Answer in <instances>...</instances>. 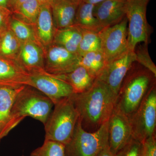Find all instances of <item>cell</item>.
I'll return each mask as SVG.
<instances>
[{"label": "cell", "instance_id": "cell-1", "mask_svg": "<svg viewBox=\"0 0 156 156\" xmlns=\"http://www.w3.org/2000/svg\"><path fill=\"white\" fill-rule=\"evenodd\" d=\"M85 131H97L109 119L115 106L116 98L102 81L96 78L87 91L70 96Z\"/></svg>", "mask_w": 156, "mask_h": 156}, {"label": "cell", "instance_id": "cell-2", "mask_svg": "<svg viewBox=\"0 0 156 156\" xmlns=\"http://www.w3.org/2000/svg\"><path fill=\"white\" fill-rule=\"evenodd\" d=\"M156 76L151 72L134 62L122 83L115 107L129 118L156 85Z\"/></svg>", "mask_w": 156, "mask_h": 156}, {"label": "cell", "instance_id": "cell-3", "mask_svg": "<svg viewBox=\"0 0 156 156\" xmlns=\"http://www.w3.org/2000/svg\"><path fill=\"white\" fill-rule=\"evenodd\" d=\"M54 107L49 98L30 86H25L18 93L11 108L10 119L3 128L7 135L24 118L32 117L44 125Z\"/></svg>", "mask_w": 156, "mask_h": 156}, {"label": "cell", "instance_id": "cell-4", "mask_svg": "<svg viewBox=\"0 0 156 156\" xmlns=\"http://www.w3.org/2000/svg\"><path fill=\"white\" fill-rule=\"evenodd\" d=\"M79 115L70 97L54 105V108L44 124L45 140L67 144L72 137Z\"/></svg>", "mask_w": 156, "mask_h": 156}, {"label": "cell", "instance_id": "cell-5", "mask_svg": "<svg viewBox=\"0 0 156 156\" xmlns=\"http://www.w3.org/2000/svg\"><path fill=\"white\" fill-rule=\"evenodd\" d=\"M108 143V121L90 132L84 130L78 119L72 137L65 145V156H98Z\"/></svg>", "mask_w": 156, "mask_h": 156}, {"label": "cell", "instance_id": "cell-6", "mask_svg": "<svg viewBox=\"0 0 156 156\" xmlns=\"http://www.w3.org/2000/svg\"><path fill=\"white\" fill-rule=\"evenodd\" d=\"M148 1L127 0L126 17L128 20V49L134 51L140 43L148 45L151 28L147 19Z\"/></svg>", "mask_w": 156, "mask_h": 156}, {"label": "cell", "instance_id": "cell-7", "mask_svg": "<svg viewBox=\"0 0 156 156\" xmlns=\"http://www.w3.org/2000/svg\"><path fill=\"white\" fill-rule=\"evenodd\" d=\"M132 137L142 142L156 135V86L150 89L137 109L129 118Z\"/></svg>", "mask_w": 156, "mask_h": 156}, {"label": "cell", "instance_id": "cell-8", "mask_svg": "<svg viewBox=\"0 0 156 156\" xmlns=\"http://www.w3.org/2000/svg\"><path fill=\"white\" fill-rule=\"evenodd\" d=\"M98 34L101 43V50L108 63L128 50L126 17L119 23L102 29Z\"/></svg>", "mask_w": 156, "mask_h": 156}, {"label": "cell", "instance_id": "cell-9", "mask_svg": "<svg viewBox=\"0 0 156 156\" xmlns=\"http://www.w3.org/2000/svg\"><path fill=\"white\" fill-rule=\"evenodd\" d=\"M135 61L134 51L128 50L108 62L97 78L106 85L116 99L124 78Z\"/></svg>", "mask_w": 156, "mask_h": 156}, {"label": "cell", "instance_id": "cell-10", "mask_svg": "<svg viewBox=\"0 0 156 156\" xmlns=\"http://www.w3.org/2000/svg\"><path fill=\"white\" fill-rule=\"evenodd\" d=\"M29 86L44 94L54 105L74 94L72 88L69 85L44 70L30 73Z\"/></svg>", "mask_w": 156, "mask_h": 156}, {"label": "cell", "instance_id": "cell-11", "mask_svg": "<svg viewBox=\"0 0 156 156\" xmlns=\"http://www.w3.org/2000/svg\"><path fill=\"white\" fill-rule=\"evenodd\" d=\"M80 57L61 46L52 44L45 50L44 69L50 74H62L79 65Z\"/></svg>", "mask_w": 156, "mask_h": 156}, {"label": "cell", "instance_id": "cell-12", "mask_svg": "<svg viewBox=\"0 0 156 156\" xmlns=\"http://www.w3.org/2000/svg\"><path fill=\"white\" fill-rule=\"evenodd\" d=\"M132 137L129 118L114 108L108 121L109 147L116 154Z\"/></svg>", "mask_w": 156, "mask_h": 156}, {"label": "cell", "instance_id": "cell-13", "mask_svg": "<svg viewBox=\"0 0 156 156\" xmlns=\"http://www.w3.org/2000/svg\"><path fill=\"white\" fill-rule=\"evenodd\" d=\"M127 0H105L95 5L93 14L103 28L117 24L126 17Z\"/></svg>", "mask_w": 156, "mask_h": 156}, {"label": "cell", "instance_id": "cell-14", "mask_svg": "<svg viewBox=\"0 0 156 156\" xmlns=\"http://www.w3.org/2000/svg\"><path fill=\"white\" fill-rule=\"evenodd\" d=\"M45 52L44 48L38 43L23 42L16 61L29 74L44 70Z\"/></svg>", "mask_w": 156, "mask_h": 156}, {"label": "cell", "instance_id": "cell-15", "mask_svg": "<svg viewBox=\"0 0 156 156\" xmlns=\"http://www.w3.org/2000/svg\"><path fill=\"white\" fill-rule=\"evenodd\" d=\"M30 74L16 60L0 56V87L29 86Z\"/></svg>", "mask_w": 156, "mask_h": 156}, {"label": "cell", "instance_id": "cell-16", "mask_svg": "<svg viewBox=\"0 0 156 156\" xmlns=\"http://www.w3.org/2000/svg\"><path fill=\"white\" fill-rule=\"evenodd\" d=\"M33 27L38 41L46 50L53 44L56 30L50 4L41 5L36 22Z\"/></svg>", "mask_w": 156, "mask_h": 156}, {"label": "cell", "instance_id": "cell-17", "mask_svg": "<svg viewBox=\"0 0 156 156\" xmlns=\"http://www.w3.org/2000/svg\"><path fill=\"white\" fill-rule=\"evenodd\" d=\"M78 3L73 0H53L50 4L56 29L74 24Z\"/></svg>", "mask_w": 156, "mask_h": 156}, {"label": "cell", "instance_id": "cell-18", "mask_svg": "<svg viewBox=\"0 0 156 156\" xmlns=\"http://www.w3.org/2000/svg\"><path fill=\"white\" fill-rule=\"evenodd\" d=\"M53 75L69 85L72 88L74 94H79L87 91L92 87L96 79L80 65L66 73Z\"/></svg>", "mask_w": 156, "mask_h": 156}, {"label": "cell", "instance_id": "cell-19", "mask_svg": "<svg viewBox=\"0 0 156 156\" xmlns=\"http://www.w3.org/2000/svg\"><path fill=\"white\" fill-rule=\"evenodd\" d=\"M82 37V28L73 25L56 29L53 44L61 46L71 53L78 55V48Z\"/></svg>", "mask_w": 156, "mask_h": 156}, {"label": "cell", "instance_id": "cell-20", "mask_svg": "<svg viewBox=\"0 0 156 156\" xmlns=\"http://www.w3.org/2000/svg\"><path fill=\"white\" fill-rule=\"evenodd\" d=\"M94 6L81 1L78 5L74 25L87 30L100 32L103 28L93 14Z\"/></svg>", "mask_w": 156, "mask_h": 156}, {"label": "cell", "instance_id": "cell-21", "mask_svg": "<svg viewBox=\"0 0 156 156\" xmlns=\"http://www.w3.org/2000/svg\"><path fill=\"white\" fill-rule=\"evenodd\" d=\"M25 86L0 87V132L9 122L11 108L15 98Z\"/></svg>", "mask_w": 156, "mask_h": 156}, {"label": "cell", "instance_id": "cell-22", "mask_svg": "<svg viewBox=\"0 0 156 156\" xmlns=\"http://www.w3.org/2000/svg\"><path fill=\"white\" fill-rule=\"evenodd\" d=\"M108 64L101 50L92 51L80 57L79 65L85 68L88 72L97 78Z\"/></svg>", "mask_w": 156, "mask_h": 156}, {"label": "cell", "instance_id": "cell-23", "mask_svg": "<svg viewBox=\"0 0 156 156\" xmlns=\"http://www.w3.org/2000/svg\"><path fill=\"white\" fill-rule=\"evenodd\" d=\"M9 28L22 43H39L32 25L27 23L12 14L9 21Z\"/></svg>", "mask_w": 156, "mask_h": 156}, {"label": "cell", "instance_id": "cell-24", "mask_svg": "<svg viewBox=\"0 0 156 156\" xmlns=\"http://www.w3.org/2000/svg\"><path fill=\"white\" fill-rule=\"evenodd\" d=\"M22 42L9 28L1 34L0 56L16 60Z\"/></svg>", "mask_w": 156, "mask_h": 156}, {"label": "cell", "instance_id": "cell-25", "mask_svg": "<svg viewBox=\"0 0 156 156\" xmlns=\"http://www.w3.org/2000/svg\"><path fill=\"white\" fill-rule=\"evenodd\" d=\"M41 6L37 0H27L14 8L12 12L16 17L33 26L36 22Z\"/></svg>", "mask_w": 156, "mask_h": 156}, {"label": "cell", "instance_id": "cell-26", "mask_svg": "<svg viewBox=\"0 0 156 156\" xmlns=\"http://www.w3.org/2000/svg\"><path fill=\"white\" fill-rule=\"evenodd\" d=\"M82 37L79 45V57L92 51L101 50V43L98 32L82 29Z\"/></svg>", "mask_w": 156, "mask_h": 156}, {"label": "cell", "instance_id": "cell-27", "mask_svg": "<svg viewBox=\"0 0 156 156\" xmlns=\"http://www.w3.org/2000/svg\"><path fill=\"white\" fill-rule=\"evenodd\" d=\"M30 156H65V145L50 140H45L43 145L34 150Z\"/></svg>", "mask_w": 156, "mask_h": 156}, {"label": "cell", "instance_id": "cell-28", "mask_svg": "<svg viewBox=\"0 0 156 156\" xmlns=\"http://www.w3.org/2000/svg\"><path fill=\"white\" fill-rule=\"evenodd\" d=\"M147 47V44L144 43L136 46L134 50L135 61L149 70L156 76V66L151 58Z\"/></svg>", "mask_w": 156, "mask_h": 156}, {"label": "cell", "instance_id": "cell-29", "mask_svg": "<svg viewBox=\"0 0 156 156\" xmlns=\"http://www.w3.org/2000/svg\"><path fill=\"white\" fill-rule=\"evenodd\" d=\"M141 143L132 137L116 156H141Z\"/></svg>", "mask_w": 156, "mask_h": 156}, {"label": "cell", "instance_id": "cell-30", "mask_svg": "<svg viewBox=\"0 0 156 156\" xmlns=\"http://www.w3.org/2000/svg\"><path fill=\"white\" fill-rule=\"evenodd\" d=\"M141 144V156H156V135L147 137Z\"/></svg>", "mask_w": 156, "mask_h": 156}, {"label": "cell", "instance_id": "cell-31", "mask_svg": "<svg viewBox=\"0 0 156 156\" xmlns=\"http://www.w3.org/2000/svg\"><path fill=\"white\" fill-rule=\"evenodd\" d=\"M12 14L10 9L0 7V34L9 28V21Z\"/></svg>", "mask_w": 156, "mask_h": 156}, {"label": "cell", "instance_id": "cell-32", "mask_svg": "<svg viewBox=\"0 0 156 156\" xmlns=\"http://www.w3.org/2000/svg\"><path fill=\"white\" fill-rule=\"evenodd\" d=\"M98 156H116L115 155L112 153L109 147L108 143L105 146L103 147L102 150L101 151Z\"/></svg>", "mask_w": 156, "mask_h": 156}, {"label": "cell", "instance_id": "cell-33", "mask_svg": "<svg viewBox=\"0 0 156 156\" xmlns=\"http://www.w3.org/2000/svg\"><path fill=\"white\" fill-rule=\"evenodd\" d=\"M27 1V0H10V6L11 11L15 7Z\"/></svg>", "mask_w": 156, "mask_h": 156}, {"label": "cell", "instance_id": "cell-34", "mask_svg": "<svg viewBox=\"0 0 156 156\" xmlns=\"http://www.w3.org/2000/svg\"><path fill=\"white\" fill-rule=\"evenodd\" d=\"M0 7L7 8L11 10L10 0H0Z\"/></svg>", "mask_w": 156, "mask_h": 156}, {"label": "cell", "instance_id": "cell-35", "mask_svg": "<svg viewBox=\"0 0 156 156\" xmlns=\"http://www.w3.org/2000/svg\"><path fill=\"white\" fill-rule=\"evenodd\" d=\"M104 1L105 0H82V1L85 2L92 4V5H95Z\"/></svg>", "mask_w": 156, "mask_h": 156}, {"label": "cell", "instance_id": "cell-36", "mask_svg": "<svg viewBox=\"0 0 156 156\" xmlns=\"http://www.w3.org/2000/svg\"><path fill=\"white\" fill-rule=\"evenodd\" d=\"M41 5L44 4H50L53 0H37Z\"/></svg>", "mask_w": 156, "mask_h": 156}, {"label": "cell", "instance_id": "cell-37", "mask_svg": "<svg viewBox=\"0 0 156 156\" xmlns=\"http://www.w3.org/2000/svg\"><path fill=\"white\" fill-rule=\"evenodd\" d=\"M74 1H75V2H76L78 3V4H79L81 1H82V0H73Z\"/></svg>", "mask_w": 156, "mask_h": 156}, {"label": "cell", "instance_id": "cell-38", "mask_svg": "<svg viewBox=\"0 0 156 156\" xmlns=\"http://www.w3.org/2000/svg\"><path fill=\"white\" fill-rule=\"evenodd\" d=\"M145 1H148V2H149L150 0H145Z\"/></svg>", "mask_w": 156, "mask_h": 156}, {"label": "cell", "instance_id": "cell-39", "mask_svg": "<svg viewBox=\"0 0 156 156\" xmlns=\"http://www.w3.org/2000/svg\"><path fill=\"white\" fill-rule=\"evenodd\" d=\"M0 36H1V34H0Z\"/></svg>", "mask_w": 156, "mask_h": 156}, {"label": "cell", "instance_id": "cell-40", "mask_svg": "<svg viewBox=\"0 0 156 156\" xmlns=\"http://www.w3.org/2000/svg\"></svg>", "mask_w": 156, "mask_h": 156}]
</instances>
